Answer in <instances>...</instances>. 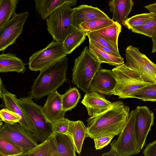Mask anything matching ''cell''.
Listing matches in <instances>:
<instances>
[{
    "instance_id": "obj_39",
    "label": "cell",
    "mask_w": 156,
    "mask_h": 156,
    "mask_svg": "<svg viewBox=\"0 0 156 156\" xmlns=\"http://www.w3.org/2000/svg\"><path fill=\"white\" fill-rule=\"evenodd\" d=\"M144 7L150 12L156 15V2L150 4L145 6Z\"/></svg>"
},
{
    "instance_id": "obj_7",
    "label": "cell",
    "mask_w": 156,
    "mask_h": 156,
    "mask_svg": "<svg viewBox=\"0 0 156 156\" xmlns=\"http://www.w3.org/2000/svg\"><path fill=\"white\" fill-rule=\"evenodd\" d=\"M18 102L34 128V135L37 141L41 143L51 136L53 133L52 124L43 113L42 107L34 102L30 96L19 98Z\"/></svg>"
},
{
    "instance_id": "obj_36",
    "label": "cell",
    "mask_w": 156,
    "mask_h": 156,
    "mask_svg": "<svg viewBox=\"0 0 156 156\" xmlns=\"http://www.w3.org/2000/svg\"><path fill=\"white\" fill-rule=\"evenodd\" d=\"M115 136L110 135L95 138L93 139L96 150H100L106 146Z\"/></svg>"
},
{
    "instance_id": "obj_24",
    "label": "cell",
    "mask_w": 156,
    "mask_h": 156,
    "mask_svg": "<svg viewBox=\"0 0 156 156\" xmlns=\"http://www.w3.org/2000/svg\"><path fill=\"white\" fill-rule=\"evenodd\" d=\"M121 31V25L116 21L112 24L99 30L90 32L97 35L111 44L119 51L118 39Z\"/></svg>"
},
{
    "instance_id": "obj_13",
    "label": "cell",
    "mask_w": 156,
    "mask_h": 156,
    "mask_svg": "<svg viewBox=\"0 0 156 156\" xmlns=\"http://www.w3.org/2000/svg\"><path fill=\"white\" fill-rule=\"evenodd\" d=\"M116 83V81L112 70L101 67L91 81L89 92L94 91L105 95H112Z\"/></svg>"
},
{
    "instance_id": "obj_11",
    "label": "cell",
    "mask_w": 156,
    "mask_h": 156,
    "mask_svg": "<svg viewBox=\"0 0 156 156\" xmlns=\"http://www.w3.org/2000/svg\"><path fill=\"white\" fill-rule=\"evenodd\" d=\"M29 15L28 12L15 13L0 27V51H4L16 42L22 33L25 23Z\"/></svg>"
},
{
    "instance_id": "obj_14",
    "label": "cell",
    "mask_w": 156,
    "mask_h": 156,
    "mask_svg": "<svg viewBox=\"0 0 156 156\" xmlns=\"http://www.w3.org/2000/svg\"><path fill=\"white\" fill-rule=\"evenodd\" d=\"M2 87L1 98L5 108L13 111L19 115L21 118L19 123L27 131L34 134V128L26 113L19 104L16 96L7 91L3 83Z\"/></svg>"
},
{
    "instance_id": "obj_5",
    "label": "cell",
    "mask_w": 156,
    "mask_h": 156,
    "mask_svg": "<svg viewBox=\"0 0 156 156\" xmlns=\"http://www.w3.org/2000/svg\"><path fill=\"white\" fill-rule=\"evenodd\" d=\"M136 111L129 112L127 121L119 136L110 144V151L102 156H129L140 150L137 144L135 130Z\"/></svg>"
},
{
    "instance_id": "obj_28",
    "label": "cell",
    "mask_w": 156,
    "mask_h": 156,
    "mask_svg": "<svg viewBox=\"0 0 156 156\" xmlns=\"http://www.w3.org/2000/svg\"><path fill=\"white\" fill-rule=\"evenodd\" d=\"M18 0H0V27L16 13Z\"/></svg>"
},
{
    "instance_id": "obj_18",
    "label": "cell",
    "mask_w": 156,
    "mask_h": 156,
    "mask_svg": "<svg viewBox=\"0 0 156 156\" xmlns=\"http://www.w3.org/2000/svg\"><path fill=\"white\" fill-rule=\"evenodd\" d=\"M133 5V0H111L108 5L112 13V20L124 25Z\"/></svg>"
},
{
    "instance_id": "obj_26",
    "label": "cell",
    "mask_w": 156,
    "mask_h": 156,
    "mask_svg": "<svg viewBox=\"0 0 156 156\" xmlns=\"http://www.w3.org/2000/svg\"><path fill=\"white\" fill-rule=\"evenodd\" d=\"M89 49L101 63H106L116 66L124 63L123 58L121 57H119L111 55L98 48L90 42H89Z\"/></svg>"
},
{
    "instance_id": "obj_19",
    "label": "cell",
    "mask_w": 156,
    "mask_h": 156,
    "mask_svg": "<svg viewBox=\"0 0 156 156\" xmlns=\"http://www.w3.org/2000/svg\"><path fill=\"white\" fill-rule=\"evenodd\" d=\"M77 0H34L36 12L42 20H45L54 10L66 3L75 6Z\"/></svg>"
},
{
    "instance_id": "obj_23",
    "label": "cell",
    "mask_w": 156,
    "mask_h": 156,
    "mask_svg": "<svg viewBox=\"0 0 156 156\" xmlns=\"http://www.w3.org/2000/svg\"><path fill=\"white\" fill-rule=\"evenodd\" d=\"M60 156L51 135L31 150L20 156Z\"/></svg>"
},
{
    "instance_id": "obj_20",
    "label": "cell",
    "mask_w": 156,
    "mask_h": 156,
    "mask_svg": "<svg viewBox=\"0 0 156 156\" xmlns=\"http://www.w3.org/2000/svg\"><path fill=\"white\" fill-rule=\"evenodd\" d=\"M26 64L14 54L3 53L0 55V72H16L23 73L26 69Z\"/></svg>"
},
{
    "instance_id": "obj_27",
    "label": "cell",
    "mask_w": 156,
    "mask_h": 156,
    "mask_svg": "<svg viewBox=\"0 0 156 156\" xmlns=\"http://www.w3.org/2000/svg\"><path fill=\"white\" fill-rule=\"evenodd\" d=\"M81 97L79 90L75 87L67 90L62 95L63 110L66 112L74 108L79 102Z\"/></svg>"
},
{
    "instance_id": "obj_8",
    "label": "cell",
    "mask_w": 156,
    "mask_h": 156,
    "mask_svg": "<svg viewBox=\"0 0 156 156\" xmlns=\"http://www.w3.org/2000/svg\"><path fill=\"white\" fill-rule=\"evenodd\" d=\"M63 42L53 41L43 49L33 54L29 58L30 69L40 71L67 56Z\"/></svg>"
},
{
    "instance_id": "obj_35",
    "label": "cell",
    "mask_w": 156,
    "mask_h": 156,
    "mask_svg": "<svg viewBox=\"0 0 156 156\" xmlns=\"http://www.w3.org/2000/svg\"><path fill=\"white\" fill-rule=\"evenodd\" d=\"M69 121L64 117L52 124L53 133H58L69 134Z\"/></svg>"
},
{
    "instance_id": "obj_17",
    "label": "cell",
    "mask_w": 156,
    "mask_h": 156,
    "mask_svg": "<svg viewBox=\"0 0 156 156\" xmlns=\"http://www.w3.org/2000/svg\"><path fill=\"white\" fill-rule=\"evenodd\" d=\"M74 26L79 28L81 24L95 18L108 16L97 7L87 5H81L73 8Z\"/></svg>"
},
{
    "instance_id": "obj_3",
    "label": "cell",
    "mask_w": 156,
    "mask_h": 156,
    "mask_svg": "<svg viewBox=\"0 0 156 156\" xmlns=\"http://www.w3.org/2000/svg\"><path fill=\"white\" fill-rule=\"evenodd\" d=\"M116 81L112 94L119 98H134V94L153 83L146 81L136 71L124 63L112 69Z\"/></svg>"
},
{
    "instance_id": "obj_22",
    "label": "cell",
    "mask_w": 156,
    "mask_h": 156,
    "mask_svg": "<svg viewBox=\"0 0 156 156\" xmlns=\"http://www.w3.org/2000/svg\"><path fill=\"white\" fill-rule=\"evenodd\" d=\"M52 136L60 156L76 155L74 145L69 135L55 133Z\"/></svg>"
},
{
    "instance_id": "obj_38",
    "label": "cell",
    "mask_w": 156,
    "mask_h": 156,
    "mask_svg": "<svg viewBox=\"0 0 156 156\" xmlns=\"http://www.w3.org/2000/svg\"><path fill=\"white\" fill-rule=\"evenodd\" d=\"M143 153L145 156H156V140L147 144Z\"/></svg>"
},
{
    "instance_id": "obj_25",
    "label": "cell",
    "mask_w": 156,
    "mask_h": 156,
    "mask_svg": "<svg viewBox=\"0 0 156 156\" xmlns=\"http://www.w3.org/2000/svg\"><path fill=\"white\" fill-rule=\"evenodd\" d=\"M86 32L75 27L63 42L67 54L71 53L85 40Z\"/></svg>"
},
{
    "instance_id": "obj_32",
    "label": "cell",
    "mask_w": 156,
    "mask_h": 156,
    "mask_svg": "<svg viewBox=\"0 0 156 156\" xmlns=\"http://www.w3.org/2000/svg\"><path fill=\"white\" fill-rule=\"evenodd\" d=\"M134 97L143 101L156 102V82L140 90L134 94Z\"/></svg>"
},
{
    "instance_id": "obj_33",
    "label": "cell",
    "mask_w": 156,
    "mask_h": 156,
    "mask_svg": "<svg viewBox=\"0 0 156 156\" xmlns=\"http://www.w3.org/2000/svg\"><path fill=\"white\" fill-rule=\"evenodd\" d=\"M133 32L140 34L152 38L156 35V15L142 26L131 30Z\"/></svg>"
},
{
    "instance_id": "obj_16",
    "label": "cell",
    "mask_w": 156,
    "mask_h": 156,
    "mask_svg": "<svg viewBox=\"0 0 156 156\" xmlns=\"http://www.w3.org/2000/svg\"><path fill=\"white\" fill-rule=\"evenodd\" d=\"M81 103L85 106L90 117L104 112L112 105L103 96L94 91L86 93Z\"/></svg>"
},
{
    "instance_id": "obj_40",
    "label": "cell",
    "mask_w": 156,
    "mask_h": 156,
    "mask_svg": "<svg viewBox=\"0 0 156 156\" xmlns=\"http://www.w3.org/2000/svg\"><path fill=\"white\" fill-rule=\"evenodd\" d=\"M152 53H153L156 51V35L152 38Z\"/></svg>"
},
{
    "instance_id": "obj_34",
    "label": "cell",
    "mask_w": 156,
    "mask_h": 156,
    "mask_svg": "<svg viewBox=\"0 0 156 156\" xmlns=\"http://www.w3.org/2000/svg\"><path fill=\"white\" fill-rule=\"evenodd\" d=\"M0 117L2 121L10 124L19 123L21 119L16 113L6 108L1 110Z\"/></svg>"
},
{
    "instance_id": "obj_9",
    "label": "cell",
    "mask_w": 156,
    "mask_h": 156,
    "mask_svg": "<svg viewBox=\"0 0 156 156\" xmlns=\"http://www.w3.org/2000/svg\"><path fill=\"white\" fill-rule=\"evenodd\" d=\"M126 64L138 73L147 81L156 82V64L141 53L138 47L131 45L126 49Z\"/></svg>"
},
{
    "instance_id": "obj_6",
    "label": "cell",
    "mask_w": 156,
    "mask_h": 156,
    "mask_svg": "<svg viewBox=\"0 0 156 156\" xmlns=\"http://www.w3.org/2000/svg\"><path fill=\"white\" fill-rule=\"evenodd\" d=\"M66 3L56 9L46 19L47 30L53 41L63 42L74 29L73 9Z\"/></svg>"
},
{
    "instance_id": "obj_1",
    "label": "cell",
    "mask_w": 156,
    "mask_h": 156,
    "mask_svg": "<svg viewBox=\"0 0 156 156\" xmlns=\"http://www.w3.org/2000/svg\"><path fill=\"white\" fill-rule=\"evenodd\" d=\"M129 108L122 101L112 103L111 107L87 120L88 137L92 139L110 135H118L129 117Z\"/></svg>"
},
{
    "instance_id": "obj_12",
    "label": "cell",
    "mask_w": 156,
    "mask_h": 156,
    "mask_svg": "<svg viewBox=\"0 0 156 156\" xmlns=\"http://www.w3.org/2000/svg\"><path fill=\"white\" fill-rule=\"evenodd\" d=\"M135 110L136 137L139 148L141 150L144 145L147 136L153 125L154 115L145 106H138Z\"/></svg>"
},
{
    "instance_id": "obj_29",
    "label": "cell",
    "mask_w": 156,
    "mask_h": 156,
    "mask_svg": "<svg viewBox=\"0 0 156 156\" xmlns=\"http://www.w3.org/2000/svg\"><path fill=\"white\" fill-rule=\"evenodd\" d=\"M114 22L108 17L98 18L81 24L79 26V28L85 31L91 32L110 26Z\"/></svg>"
},
{
    "instance_id": "obj_30",
    "label": "cell",
    "mask_w": 156,
    "mask_h": 156,
    "mask_svg": "<svg viewBox=\"0 0 156 156\" xmlns=\"http://www.w3.org/2000/svg\"><path fill=\"white\" fill-rule=\"evenodd\" d=\"M24 153L22 148L0 137V156H20Z\"/></svg>"
},
{
    "instance_id": "obj_31",
    "label": "cell",
    "mask_w": 156,
    "mask_h": 156,
    "mask_svg": "<svg viewBox=\"0 0 156 156\" xmlns=\"http://www.w3.org/2000/svg\"><path fill=\"white\" fill-rule=\"evenodd\" d=\"M154 15L150 12L136 15L128 18L124 25L129 30L142 26L150 20Z\"/></svg>"
},
{
    "instance_id": "obj_37",
    "label": "cell",
    "mask_w": 156,
    "mask_h": 156,
    "mask_svg": "<svg viewBox=\"0 0 156 156\" xmlns=\"http://www.w3.org/2000/svg\"><path fill=\"white\" fill-rule=\"evenodd\" d=\"M89 42L91 43L99 49H101L111 55L117 57H121V56L119 53V51H118L115 49L112 48L108 47L102 45L98 42L91 40H89Z\"/></svg>"
},
{
    "instance_id": "obj_15",
    "label": "cell",
    "mask_w": 156,
    "mask_h": 156,
    "mask_svg": "<svg viewBox=\"0 0 156 156\" xmlns=\"http://www.w3.org/2000/svg\"><path fill=\"white\" fill-rule=\"evenodd\" d=\"M41 110L45 117L52 124L64 118L66 112L62 109V95L57 90L48 95Z\"/></svg>"
},
{
    "instance_id": "obj_2",
    "label": "cell",
    "mask_w": 156,
    "mask_h": 156,
    "mask_svg": "<svg viewBox=\"0 0 156 156\" xmlns=\"http://www.w3.org/2000/svg\"><path fill=\"white\" fill-rule=\"evenodd\" d=\"M68 65L66 56L40 70L28 92L29 96L35 100H40L56 91L66 80Z\"/></svg>"
},
{
    "instance_id": "obj_4",
    "label": "cell",
    "mask_w": 156,
    "mask_h": 156,
    "mask_svg": "<svg viewBox=\"0 0 156 156\" xmlns=\"http://www.w3.org/2000/svg\"><path fill=\"white\" fill-rule=\"evenodd\" d=\"M101 63L86 47L75 60L72 82L80 90L89 92L91 81L101 68Z\"/></svg>"
},
{
    "instance_id": "obj_21",
    "label": "cell",
    "mask_w": 156,
    "mask_h": 156,
    "mask_svg": "<svg viewBox=\"0 0 156 156\" xmlns=\"http://www.w3.org/2000/svg\"><path fill=\"white\" fill-rule=\"evenodd\" d=\"M68 133L72 140L76 152L80 154L84 140L88 137L87 127L80 120H69Z\"/></svg>"
},
{
    "instance_id": "obj_10",
    "label": "cell",
    "mask_w": 156,
    "mask_h": 156,
    "mask_svg": "<svg viewBox=\"0 0 156 156\" xmlns=\"http://www.w3.org/2000/svg\"><path fill=\"white\" fill-rule=\"evenodd\" d=\"M0 137L21 147L25 153L38 145L34 134L27 131L17 123L10 124L4 122L0 126Z\"/></svg>"
}]
</instances>
